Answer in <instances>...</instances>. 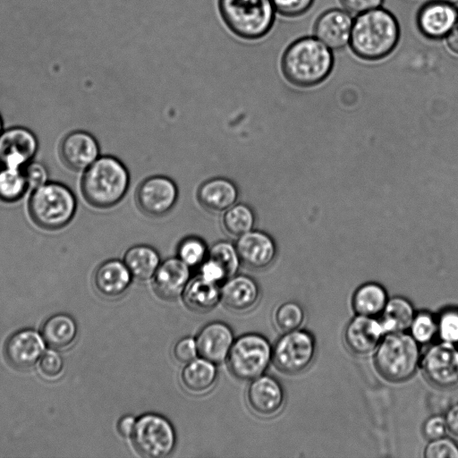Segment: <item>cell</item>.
Instances as JSON below:
<instances>
[{"mask_svg": "<svg viewBox=\"0 0 458 458\" xmlns=\"http://www.w3.org/2000/svg\"><path fill=\"white\" fill-rule=\"evenodd\" d=\"M137 419L130 414L120 418L117 422L118 432L123 437H131L135 428Z\"/></svg>", "mask_w": 458, "mask_h": 458, "instance_id": "cell-46", "label": "cell"}, {"mask_svg": "<svg viewBox=\"0 0 458 458\" xmlns=\"http://www.w3.org/2000/svg\"><path fill=\"white\" fill-rule=\"evenodd\" d=\"M423 455L426 458H458V445L446 437L429 440Z\"/></svg>", "mask_w": 458, "mask_h": 458, "instance_id": "cell-38", "label": "cell"}, {"mask_svg": "<svg viewBox=\"0 0 458 458\" xmlns=\"http://www.w3.org/2000/svg\"><path fill=\"white\" fill-rule=\"evenodd\" d=\"M173 354L181 363L185 364L194 360L199 356L196 339L191 336L179 339L173 348Z\"/></svg>", "mask_w": 458, "mask_h": 458, "instance_id": "cell-41", "label": "cell"}, {"mask_svg": "<svg viewBox=\"0 0 458 458\" xmlns=\"http://www.w3.org/2000/svg\"><path fill=\"white\" fill-rule=\"evenodd\" d=\"M59 156L67 168L83 172L100 157V147L94 135L83 130H75L62 139Z\"/></svg>", "mask_w": 458, "mask_h": 458, "instance_id": "cell-14", "label": "cell"}, {"mask_svg": "<svg viewBox=\"0 0 458 458\" xmlns=\"http://www.w3.org/2000/svg\"><path fill=\"white\" fill-rule=\"evenodd\" d=\"M223 21L236 36L258 39L271 29L275 18L272 0H218Z\"/></svg>", "mask_w": 458, "mask_h": 458, "instance_id": "cell-6", "label": "cell"}, {"mask_svg": "<svg viewBox=\"0 0 458 458\" xmlns=\"http://www.w3.org/2000/svg\"><path fill=\"white\" fill-rule=\"evenodd\" d=\"M132 278L123 260L111 259L98 266L93 275V284L102 296L115 298L126 292Z\"/></svg>", "mask_w": 458, "mask_h": 458, "instance_id": "cell-23", "label": "cell"}, {"mask_svg": "<svg viewBox=\"0 0 458 458\" xmlns=\"http://www.w3.org/2000/svg\"><path fill=\"white\" fill-rule=\"evenodd\" d=\"M304 319L303 308L293 301L281 303L274 313L275 324L284 333L300 328Z\"/></svg>", "mask_w": 458, "mask_h": 458, "instance_id": "cell-34", "label": "cell"}, {"mask_svg": "<svg viewBox=\"0 0 458 458\" xmlns=\"http://www.w3.org/2000/svg\"><path fill=\"white\" fill-rule=\"evenodd\" d=\"M446 44L452 52L458 54V21L446 35Z\"/></svg>", "mask_w": 458, "mask_h": 458, "instance_id": "cell-48", "label": "cell"}, {"mask_svg": "<svg viewBox=\"0 0 458 458\" xmlns=\"http://www.w3.org/2000/svg\"><path fill=\"white\" fill-rule=\"evenodd\" d=\"M409 333L420 344L431 343L437 335V318L428 311L415 314Z\"/></svg>", "mask_w": 458, "mask_h": 458, "instance_id": "cell-36", "label": "cell"}, {"mask_svg": "<svg viewBox=\"0 0 458 458\" xmlns=\"http://www.w3.org/2000/svg\"><path fill=\"white\" fill-rule=\"evenodd\" d=\"M199 356L216 364L227 359L234 342L232 328L221 321L205 325L196 336Z\"/></svg>", "mask_w": 458, "mask_h": 458, "instance_id": "cell-19", "label": "cell"}, {"mask_svg": "<svg viewBox=\"0 0 458 458\" xmlns=\"http://www.w3.org/2000/svg\"><path fill=\"white\" fill-rule=\"evenodd\" d=\"M420 365L426 378L439 387L458 383V349L443 342L432 344L421 357Z\"/></svg>", "mask_w": 458, "mask_h": 458, "instance_id": "cell-11", "label": "cell"}, {"mask_svg": "<svg viewBox=\"0 0 458 458\" xmlns=\"http://www.w3.org/2000/svg\"><path fill=\"white\" fill-rule=\"evenodd\" d=\"M277 12L284 16H297L305 13L313 0H272Z\"/></svg>", "mask_w": 458, "mask_h": 458, "instance_id": "cell-43", "label": "cell"}, {"mask_svg": "<svg viewBox=\"0 0 458 458\" xmlns=\"http://www.w3.org/2000/svg\"><path fill=\"white\" fill-rule=\"evenodd\" d=\"M208 257L216 260L225 268L228 278L234 276L239 267L241 259L235 243L228 241L215 242L208 250Z\"/></svg>", "mask_w": 458, "mask_h": 458, "instance_id": "cell-35", "label": "cell"}, {"mask_svg": "<svg viewBox=\"0 0 458 458\" xmlns=\"http://www.w3.org/2000/svg\"><path fill=\"white\" fill-rule=\"evenodd\" d=\"M437 318V335L443 342L458 344V308H447Z\"/></svg>", "mask_w": 458, "mask_h": 458, "instance_id": "cell-37", "label": "cell"}, {"mask_svg": "<svg viewBox=\"0 0 458 458\" xmlns=\"http://www.w3.org/2000/svg\"><path fill=\"white\" fill-rule=\"evenodd\" d=\"M353 20L343 10L325 12L317 20L314 34L329 48L339 49L350 43Z\"/></svg>", "mask_w": 458, "mask_h": 458, "instance_id": "cell-21", "label": "cell"}, {"mask_svg": "<svg viewBox=\"0 0 458 458\" xmlns=\"http://www.w3.org/2000/svg\"><path fill=\"white\" fill-rule=\"evenodd\" d=\"M220 290L225 305L237 312L252 309L260 296V288L256 280L245 275L230 276Z\"/></svg>", "mask_w": 458, "mask_h": 458, "instance_id": "cell-24", "label": "cell"}, {"mask_svg": "<svg viewBox=\"0 0 458 458\" xmlns=\"http://www.w3.org/2000/svg\"><path fill=\"white\" fill-rule=\"evenodd\" d=\"M418 27L429 38L446 36L458 21V8L455 4L433 1L426 4L418 13Z\"/></svg>", "mask_w": 458, "mask_h": 458, "instance_id": "cell-20", "label": "cell"}, {"mask_svg": "<svg viewBox=\"0 0 458 458\" xmlns=\"http://www.w3.org/2000/svg\"><path fill=\"white\" fill-rule=\"evenodd\" d=\"M179 191L176 183L165 175H151L137 187L135 201L144 215L158 218L166 216L176 205Z\"/></svg>", "mask_w": 458, "mask_h": 458, "instance_id": "cell-10", "label": "cell"}, {"mask_svg": "<svg viewBox=\"0 0 458 458\" xmlns=\"http://www.w3.org/2000/svg\"><path fill=\"white\" fill-rule=\"evenodd\" d=\"M241 262L252 269H264L276 259L277 248L267 233L252 229L237 237L235 242Z\"/></svg>", "mask_w": 458, "mask_h": 458, "instance_id": "cell-15", "label": "cell"}, {"mask_svg": "<svg viewBox=\"0 0 458 458\" xmlns=\"http://www.w3.org/2000/svg\"><path fill=\"white\" fill-rule=\"evenodd\" d=\"M45 342L38 332L32 328H22L13 333L4 345V355L13 369H32L45 352Z\"/></svg>", "mask_w": 458, "mask_h": 458, "instance_id": "cell-13", "label": "cell"}, {"mask_svg": "<svg viewBox=\"0 0 458 458\" xmlns=\"http://www.w3.org/2000/svg\"><path fill=\"white\" fill-rule=\"evenodd\" d=\"M256 215L250 206L245 203H235L223 212L222 224L224 229L231 235L239 237L254 229Z\"/></svg>", "mask_w": 458, "mask_h": 458, "instance_id": "cell-31", "label": "cell"}, {"mask_svg": "<svg viewBox=\"0 0 458 458\" xmlns=\"http://www.w3.org/2000/svg\"><path fill=\"white\" fill-rule=\"evenodd\" d=\"M216 377V363L200 356L185 363L181 372L182 386L194 394L208 392L215 385Z\"/></svg>", "mask_w": 458, "mask_h": 458, "instance_id": "cell-26", "label": "cell"}, {"mask_svg": "<svg viewBox=\"0 0 458 458\" xmlns=\"http://www.w3.org/2000/svg\"><path fill=\"white\" fill-rule=\"evenodd\" d=\"M38 364L40 373L47 379L57 378L64 369L63 357L56 350L51 348L44 352Z\"/></svg>", "mask_w": 458, "mask_h": 458, "instance_id": "cell-39", "label": "cell"}, {"mask_svg": "<svg viewBox=\"0 0 458 458\" xmlns=\"http://www.w3.org/2000/svg\"><path fill=\"white\" fill-rule=\"evenodd\" d=\"M208 247L199 236L189 235L182 239L177 246V257L190 267L200 266L208 256Z\"/></svg>", "mask_w": 458, "mask_h": 458, "instance_id": "cell-33", "label": "cell"}, {"mask_svg": "<svg viewBox=\"0 0 458 458\" xmlns=\"http://www.w3.org/2000/svg\"><path fill=\"white\" fill-rule=\"evenodd\" d=\"M22 170L30 191L49 182L48 169L41 162L32 160Z\"/></svg>", "mask_w": 458, "mask_h": 458, "instance_id": "cell-40", "label": "cell"}, {"mask_svg": "<svg viewBox=\"0 0 458 458\" xmlns=\"http://www.w3.org/2000/svg\"><path fill=\"white\" fill-rule=\"evenodd\" d=\"M187 307L203 313L213 310L221 300L218 284L203 279L200 276L190 280L182 293Z\"/></svg>", "mask_w": 458, "mask_h": 458, "instance_id": "cell-28", "label": "cell"}, {"mask_svg": "<svg viewBox=\"0 0 458 458\" xmlns=\"http://www.w3.org/2000/svg\"><path fill=\"white\" fill-rule=\"evenodd\" d=\"M3 131H4V122H3L2 115L0 114V135L3 132Z\"/></svg>", "mask_w": 458, "mask_h": 458, "instance_id": "cell-49", "label": "cell"}, {"mask_svg": "<svg viewBox=\"0 0 458 458\" xmlns=\"http://www.w3.org/2000/svg\"><path fill=\"white\" fill-rule=\"evenodd\" d=\"M385 335L377 317L356 315L346 325L344 340L352 353L367 355L377 349Z\"/></svg>", "mask_w": 458, "mask_h": 458, "instance_id": "cell-16", "label": "cell"}, {"mask_svg": "<svg viewBox=\"0 0 458 458\" xmlns=\"http://www.w3.org/2000/svg\"><path fill=\"white\" fill-rule=\"evenodd\" d=\"M199 205L208 212L223 213L239 199L237 185L226 177H213L203 182L196 193Z\"/></svg>", "mask_w": 458, "mask_h": 458, "instance_id": "cell-22", "label": "cell"}, {"mask_svg": "<svg viewBox=\"0 0 458 458\" xmlns=\"http://www.w3.org/2000/svg\"><path fill=\"white\" fill-rule=\"evenodd\" d=\"M399 35V25L394 16L378 7L360 13L353 20L350 45L359 57L378 60L394 50Z\"/></svg>", "mask_w": 458, "mask_h": 458, "instance_id": "cell-3", "label": "cell"}, {"mask_svg": "<svg viewBox=\"0 0 458 458\" xmlns=\"http://www.w3.org/2000/svg\"><path fill=\"white\" fill-rule=\"evenodd\" d=\"M334 57L318 38L307 37L294 41L282 58V72L292 84L308 88L324 81L330 74Z\"/></svg>", "mask_w": 458, "mask_h": 458, "instance_id": "cell-2", "label": "cell"}, {"mask_svg": "<svg viewBox=\"0 0 458 458\" xmlns=\"http://www.w3.org/2000/svg\"><path fill=\"white\" fill-rule=\"evenodd\" d=\"M344 7L352 13H362L378 8L383 0H340Z\"/></svg>", "mask_w": 458, "mask_h": 458, "instance_id": "cell-45", "label": "cell"}, {"mask_svg": "<svg viewBox=\"0 0 458 458\" xmlns=\"http://www.w3.org/2000/svg\"><path fill=\"white\" fill-rule=\"evenodd\" d=\"M132 277L146 281L151 279L161 263L157 250L148 244L130 247L123 259Z\"/></svg>", "mask_w": 458, "mask_h": 458, "instance_id": "cell-27", "label": "cell"}, {"mask_svg": "<svg viewBox=\"0 0 458 458\" xmlns=\"http://www.w3.org/2000/svg\"><path fill=\"white\" fill-rule=\"evenodd\" d=\"M131 438L136 451L148 458L168 455L176 444L174 426L165 417L157 413H145L137 418Z\"/></svg>", "mask_w": 458, "mask_h": 458, "instance_id": "cell-8", "label": "cell"}, {"mask_svg": "<svg viewBox=\"0 0 458 458\" xmlns=\"http://www.w3.org/2000/svg\"><path fill=\"white\" fill-rule=\"evenodd\" d=\"M247 402L256 414L273 416L284 405V391L276 377L263 374L251 380L247 389Z\"/></svg>", "mask_w": 458, "mask_h": 458, "instance_id": "cell-17", "label": "cell"}, {"mask_svg": "<svg viewBox=\"0 0 458 458\" xmlns=\"http://www.w3.org/2000/svg\"><path fill=\"white\" fill-rule=\"evenodd\" d=\"M415 314L414 307L408 299L394 296L389 298L378 318L386 335L409 330Z\"/></svg>", "mask_w": 458, "mask_h": 458, "instance_id": "cell-30", "label": "cell"}, {"mask_svg": "<svg viewBox=\"0 0 458 458\" xmlns=\"http://www.w3.org/2000/svg\"><path fill=\"white\" fill-rule=\"evenodd\" d=\"M190 276L191 267L178 257H170L160 263L154 274L153 289L163 300L176 299L183 293Z\"/></svg>", "mask_w": 458, "mask_h": 458, "instance_id": "cell-18", "label": "cell"}, {"mask_svg": "<svg viewBox=\"0 0 458 458\" xmlns=\"http://www.w3.org/2000/svg\"><path fill=\"white\" fill-rule=\"evenodd\" d=\"M22 168L0 166V200L13 203L29 191Z\"/></svg>", "mask_w": 458, "mask_h": 458, "instance_id": "cell-32", "label": "cell"}, {"mask_svg": "<svg viewBox=\"0 0 458 458\" xmlns=\"http://www.w3.org/2000/svg\"><path fill=\"white\" fill-rule=\"evenodd\" d=\"M40 334L46 345L60 351L71 347L78 335L76 320L67 313L49 316L40 327Z\"/></svg>", "mask_w": 458, "mask_h": 458, "instance_id": "cell-25", "label": "cell"}, {"mask_svg": "<svg viewBox=\"0 0 458 458\" xmlns=\"http://www.w3.org/2000/svg\"><path fill=\"white\" fill-rule=\"evenodd\" d=\"M199 267V276L210 283L218 284L228 278L223 266L208 256Z\"/></svg>", "mask_w": 458, "mask_h": 458, "instance_id": "cell-42", "label": "cell"}, {"mask_svg": "<svg viewBox=\"0 0 458 458\" xmlns=\"http://www.w3.org/2000/svg\"><path fill=\"white\" fill-rule=\"evenodd\" d=\"M316 353V341L307 330L285 332L273 346L272 360L285 374H298L312 362Z\"/></svg>", "mask_w": 458, "mask_h": 458, "instance_id": "cell-9", "label": "cell"}, {"mask_svg": "<svg viewBox=\"0 0 458 458\" xmlns=\"http://www.w3.org/2000/svg\"><path fill=\"white\" fill-rule=\"evenodd\" d=\"M447 430L458 437V403L452 406L445 415Z\"/></svg>", "mask_w": 458, "mask_h": 458, "instance_id": "cell-47", "label": "cell"}, {"mask_svg": "<svg viewBox=\"0 0 458 458\" xmlns=\"http://www.w3.org/2000/svg\"><path fill=\"white\" fill-rule=\"evenodd\" d=\"M273 347L262 335L248 333L234 340L227 364L231 373L241 380H252L267 369Z\"/></svg>", "mask_w": 458, "mask_h": 458, "instance_id": "cell-7", "label": "cell"}, {"mask_svg": "<svg viewBox=\"0 0 458 458\" xmlns=\"http://www.w3.org/2000/svg\"><path fill=\"white\" fill-rule=\"evenodd\" d=\"M77 210L74 192L65 184L49 181L31 191L28 212L39 228L56 231L71 223Z\"/></svg>", "mask_w": 458, "mask_h": 458, "instance_id": "cell-4", "label": "cell"}, {"mask_svg": "<svg viewBox=\"0 0 458 458\" xmlns=\"http://www.w3.org/2000/svg\"><path fill=\"white\" fill-rule=\"evenodd\" d=\"M447 430L445 416L432 415L424 422L423 435L428 440L437 439L445 436Z\"/></svg>", "mask_w": 458, "mask_h": 458, "instance_id": "cell-44", "label": "cell"}, {"mask_svg": "<svg viewBox=\"0 0 458 458\" xmlns=\"http://www.w3.org/2000/svg\"><path fill=\"white\" fill-rule=\"evenodd\" d=\"M420 344L406 331L385 335L375 350L374 365L386 380L403 382L420 365Z\"/></svg>", "mask_w": 458, "mask_h": 458, "instance_id": "cell-5", "label": "cell"}, {"mask_svg": "<svg viewBox=\"0 0 458 458\" xmlns=\"http://www.w3.org/2000/svg\"><path fill=\"white\" fill-rule=\"evenodd\" d=\"M130 182L126 165L114 156L104 155L83 171L80 187L89 205L98 209H107L122 201L128 191Z\"/></svg>", "mask_w": 458, "mask_h": 458, "instance_id": "cell-1", "label": "cell"}, {"mask_svg": "<svg viewBox=\"0 0 458 458\" xmlns=\"http://www.w3.org/2000/svg\"><path fill=\"white\" fill-rule=\"evenodd\" d=\"M38 150L37 135L29 128L13 126L0 135V166L23 168Z\"/></svg>", "mask_w": 458, "mask_h": 458, "instance_id": "cell-12", "label": "cell"}, {"mask_svg": "<svg viewBox=\"0 0 458 458\" xmlns=\"http://www.w3.org/2000/svg\"><path fill=\"white\" fill-rule=\"evenodd\" d=\"M388 300L387 292L383 285L376 282H367L354 291L352 306L356 315L378 317Z\"/></svg>", "mask_w": 458, "mask_h": 458, "instance_id": "cell-29", "label": "cell"}]
</instances>
